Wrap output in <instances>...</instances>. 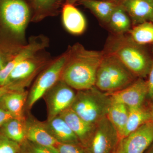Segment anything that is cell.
I'll return each instance as SVG.
<instances>
[{
  "mask_svg": "<svg viewBox=\"0 0 153 153\" xmlns=\"http://www.w3.org/2000/svg\"><path fill=\"white\" fill-rule=\"evenodd\" d=\"M11 58L0 50V71L6 66Z\"/></svg>",
  "mask_w": 153,
  "mask_h": 153,
  "instance_id": "f546056e",
  "label": "cell"
},
{
  "mask_svg": "<svg viewBox=\"0 0 153 153\" xmlns=\"http://www.w3.org/2000/svg\"><path fill=\"white\" fill-rule=\"evenodd\" d=\"M59 116L65 120L84 147L93 133L95 124L85 121L76 114L71 107L65 110Z\"/></svg>",
  "mask_w": 153,
  "mask_h": 153,
  "instance_id": "4fadbf2b",
  "label": "cell"
},
{
  "mask_svg": "<svg viewBox=\"0 0 153 153\" xmlns=\"http://www.w3.org/2000/svg\"><path fill=\"white\" fill-rule=\"evenodd\" d=\"M128 115V107L120 102H111L107 117L117 131L121 139L122 138Z\"/></svg>",
  "mask_w": 153,
  "mask_h": 153,
  "instance_id": "44dd1931",
  "label": "cell"
},
{
  "mask_svg": "<svg viewBox=\"0 0 153 153\" xmlns=\"http://www.w3.org/2000/svg\"><path fill=\"white\" fill-rule=\"evenodd\" d=\"M136 78L117 57L104 52L97 72L95 86L103 92L111 93L130 85Z\"/></svg>",
  "mask_w": 153,
  "mask_h": 153,
  "instance_id": "277c9868",
  "label": "cell"
},
{
  "mask_svg": "<svg viewBox=\"0 0 153 153\" xmlns=\"http://www.w3.org/2000/svg\"><path fill=\"white\" fill-rule=\"evenodd\" d=\"M120 140L117 131L106 116L95 123L93 133L84 148L87 153H114Z\"/></svg>",
  "mask_w": 153,
  "mask_h": 153,
  "instance_id": "ba28073f",
  "label": "cell"
},
{
  "mask_svg": "<svg viewBox=\"0 0 153 153\" xmlns=\"http://www.w3.org/2000/svg\"><path fill=\"white\" fill-rule=\"evenodd\" d=\"M45 50L17 64L9 75L5 85L13 89H22L40 71H43L53 59Z\"/></svg>",
  "mask_w": 153,
  "mask_h": 153,
  "instance_id": "8992f818",
  "label": "cell"
},
{
  "mask_svg": "<svg viewBox=\"0 0 153 153\" xmlns=\"http://www.w3.org/2000/svg\"><path fill=\"white\" fill-rule=\"evenodd\" d=\"M1 133L10 140L19 144L26 138V126L21 120L12 119L2 126Z\"/></svg>",
  "mask_w": 153,
  "mask_h": 153,
  "instance_id": "cb8c5ba5",
  "label": "cell"
},
{
  "mask_svg": "<svg viewBox=\"0 0 153 153\" xmlns=\"http://www.w3.org/2000/svg\"><path fill=\"white\" fill-rule=\"evenodd\" d=\"M116 153V152H115V153Z\"/></svg>",
  "mask_w": 153,
  "mask_h": 153,
  "instance_id": "8d00e7d4",
  "label": "cell"
},
{
  "mask_svg": "<svg viewBox=\"0 0 153 153\" xmlns=\"http://www.w3.org/2000/svg\"><path fill=\"white\" fill-rule=\"evenodd\" d=\"M19 144L0 133V153H20Z\"/></svg>",
  "mask_w": 153,
  "mask_h": 153,
  "instance_id": "d4e9b609",
  "label": "cell"
},
{
  "mask_svg": "<svg viewBox=\"0 0 153 153\" xmlns=\"http://www.w3.org/2000/svg\"><path fill=\"white\" fill-rule=\"evenodd\" d=\"M62 21L63 27L70 34L79 35L85 32L86 21L82 13L74 4L64 3L61 9Z\"/></svg>",
  "mask_w": 153,
  "mask_h": 153,
  "instance_id": "5bb4252c",
  "label": "cell"
},
{
  "mask_svg": "<svg viewBox=\"0 0 153 153\" xmlns=\"http://www.w3.org/2000/svg\"><path fill=\"white\" fill-rule=\"evenodd\" d=\"M65 0H31L33 9L31 23H38L48 17L57 16Z\"/></svg>",
  "mask_w": 153,
  "mask_h": 153,
  "instance_id": "9a60e30c",
  "label": "cell"
},
{
  "mask_svg": "<svg viewBox=\"0 0 153 153\" xmlns=\"http://www.w3.org/2000/svg\"><path fill=\"white\" fill-rule=\"evenodd\" d=\"M68 57L67 50L53 59L38 75L29 96L28 106L31 108L59 80Z\"/></svg>",
  "mask_w": 153,
  "mask_h": 153,
  "instance_id": "52a82bcc",
  "label": "cell"
},
{
  "mask_svg": "<svg viewBox=\"0 0 153 153\" xmlns=\"http://www.w3.org/2000/svg\"><path fill=\"white\" fill-rule=\"evenodd\" d=\"M56 148L59 153H87L79 144L60 143Z\"/></svg>",
  "mask_w": 153,
  "mask_h": 153,
  "instance_id": "484cf974",
  "label": "cell"
},
{
  "mask_svg": "<svg viewBox=\"0 0 153 153\" xmlns=\"http://www.w3.org/2000/svg\"><path fill=\"white\" fill-rule=\"evenodd\" d=\"M26 93L22 89L11 90L0 99V106L7 111L14 117L22 120Z\"/></svg>",
  "mask_w": 153,
  "mask_h": 153,
  "instance_id": "2e32d148",
  "label": "cell"
},
{
  "mask_svg": "<svg viewBox=\"0 0 153 153\" xmlns=\"http://www.w3.org/2000/svg\"><path fill=\"white\" fill-rule=\"evenodd\" d=\"M148 92L147 81L138 78L125 88L108 94L111 101L123 103L128 107H135L144 104Z\"/></svg>",
  "mask_w": 153,
  "mask_h": 153,
  "instance_id": "8fae6325",
  "label": "cell"
},
{
  "mask_svg": "<svg viewBox=\"0 0 153 153\" xmlns=\"http://www.w3.org/2000/svg\"><path fill=\"white\" fill-rule=\"evenodd\" d=\"M153 102L151 104L150 106H149L150 110L151 115V121L153 122V99H152Z\"/></svg>",
  "mask_w": 153,
  "mask_h": 153,
  "instance_id": "1f68e13d",
  "label": "cell"
},
{
  "mask_svg": "<svg viewBox=\"0 0 153 153\" xmlns=\"http://www.w3.org/2000/svg\"><path fill=\"white\" fill-rule=\"evenodd\" d=\"M26 138L40 146L57 147L59 142L47 128L40 124L30 123L26 126Z\"/></svg>",
  "mask_w": 153,
  "mask_h": 153,
  "instance_id": "e0dca14e",
  "label": "cell"
},
{
  "mask_svg": "<svg viewBox=\"0 0 153 153\" xmlns=\"http://www.w3.org/2000/svg\"><path fill=\"white\" fill-rule=\"evenodd\" d=\"M29 1L30 2V3H31V0H29Z\"/></svg>",
  "mask_w": 153,
  "mask_h": 153,
  "instance_id": "e575fe53",
  "label": "cell"
},
{
  "mask_svg": "<svg viewBox=\"0 0 153 153\" xmlns=\"http://www.w3.org/2000/svg\"><path fill=\"white\" fill-rule=\"evenodd\" d=\"M78 0H65V2H68L69 3H71V4H74L75 3H77L78 1Z\"/></svg>",
  "mask_w": 153,
  "mask_h": 153,
  "instance_id": "836d02e7",
  "label": "cell"
},
{
  "mask_svg": "<svg viewBox=\"0 0 153 153\" xmlns=\"http://www.w3.org/2000/svg\"><path fill=\"white\" fill-rule=\"evenodd\" d=\"M16 118L12 114L0 106V126H2L7 122Z\"/></svg>",
  "mask_w": 153,
  "mask_h": 153,
  "instance_id": "83f0119b",
  "label": "cell"
},
{
  "mask_svg": "<svg viewBox=\"0 0 153 153\" xmlns=\"http://www.w3.org/2000/svg\"><path fill=\"white\" fill-rule=\"evenodd\" d=\"M47 100L49 120L71 106L76 97L74 89L60 79L49 91Z\"/></svg>",
  "mask_w": 153,
  "mask_h": 153,
  "instance_id": "30bf717a",
  "label": "cell"
},
{
  "mask_svg": "<svg viewBox=\"0 0 153 153\" xmlns=\"http://www.w3.org/2000/svg\"><path fill=\"white\" fill-rule=\"evenodd\" d=\"M12 89L8 85L0 86V99L1 98L3 95L7 93Z\"/></svg>",
  "mask_w": 153,
  "mask_h": 153,
  "instance_id": "4dcf8cb0",
  "label": "cell"
},
{
  "mask_svg": "<svg viewBox=\"0 0 153 153\" xmlns=\"http://www.w3.org/2000/svg\"><path fill=\"white\" fill-rule=\"evenodd\" d=\"M153 142V122L144 124L121 139L115 152L145 153Z\"/></svg>",
  "mask_w": 153,
  "mask_h": 153,
  "instance_id": "9c48e42d",
  "label": "cell"
},
{
  "mask_svg": "<svg viewBox=\"0 0 153 153\" xmlns=\"http://www.w3.org/2000/svg\"><path fill=\"white\" fill-rule=\"evenodd\" d=\"M117 2L134 25L153 22V0H118Z\"/></svg>",
  "mask_w": 153,
  "mask_h": 153,
  "instance_id": "7c38bea8",
  "label": "cell"
},
{
  "mask_svg": "<svg viewBox=\"0 0 153 153\" xmlns=\"http://www.w3.org/2000/svg\"><path fill=\"white\" fill-rule=\"evenodd\" d=\"M150 121L149 107L145 106L143 104L140 106L128 107V118L122 139Z\"/></svg>",
  "mask_w": 153,
  "mask_h": 153,
  "instance_id": "ffe728a7",
  "label": "cell"
},
{
  "mask_svg": "<svg viewBox=\"0 0 153 153\" xmlns=\"http://www.w3.org/2000/svg\"><path fill=\"white\" fill-rule=\"evenodd\" d=\"M111 102L108 93L94 86L86 90L78 91L70 107L85 121L95 124L107 116Z\"/></svg>",
  "mask_w": 153,
  "mask_h": 153,
  "instance_id": "5b68a950",
  "label": "cell"
},
{
  "mask_svg": "<svg viewBox=\"0 0 153 153\" xmlns=\"http://www.w3.org/2000/svg\"><path fill=\"white\" fill-rule=\"evenodd\" d=\"M116 1H118V0H116Z\"/></svg>",
  "mask_w": 153,
  "mask_h": 153,
  "instance_id": "d590c367",
  "label": "cell"
},
{
  "mask_svg": "<svg viewBox=\"0 0 153 153\" xmlns=\"http://www.w3.org/2000/svg\"><path fill=\"white\" fill-rule=\"evenodd\" d=\"M29 151L30 153H59L55 147L40 146L33 143L30 145Z\"/></svg>",
  "mask_w": 153,
  "mask_h": 153,
  "instance_id": "4316f807",
  "label": "cell"
},
{
  "mask_svg": "<svg viewBox=\"0 0 153 153\" xmlns=\"http://www.w3.org/2000/svg\"><path fill=\"white\" fill-rule=\"evenodd\" d=\"M148 79L147 81L148 87V96L151 99H153V60L152 66L148 74Z\"/></svg>",
  "mask_w": 153,
  "mask_h": 153,
  "instance_id": "f1b7e54d",
  "label": "cell"
},
{
  "mask_svg": "<svg viewBox=\"0 0 153 153\" xmlns=\"http://www.w3.org/2000/svg\"><path fill=\"white\" fill-rule=\"evenodd\" d=\"M145 153H153V142Z\"/></svg>",
  "mask_w": 153,
  "mask_h": 153,
  "instance_id": "d6a6232c",
  "label": "cell"
},
{
  "mask_svg": "<svg viewBox=\"0 0 153 153\" xmlns=\"http://www.w3.org/2000/svg\"><path fill=\"white\" fill-rule=\"evenodd\" d=\"M131 22L128 14L119 4L111 14L108 24L114 33L122 35L131 29Z\"/></svg>",
  "mask_w": 153,
  "mask_h": 153,
  "instance_id": "7402d4cb",
  "label": "cell"
},
{
  "mask_svg": "<svg viewBox=\"0 0 153 153\" xmlns=\"http://www.w3.org/2000/svg\"><path fill=\"white\" fill-rule=\"evenodd\" d=\"M32 17L29 0H0V50L11 59L27 43Z\"/></svg>",
  "mask_w": 153,
  "mask_h": 153,
  "instance_id": "6da1fadb",
  "label": "cell"
},
{
  "mask_svg": "<svg viewBox=\"0 0 153 153\" xmlns=\"http://www.w3.org/2000/svg\"><path fill=\"white\" fill-rule=\"evenodd\" d=\"M104 52L116 56L137 77L148 75L153 58L143 46L137 44L129 36L117 34L111 38Z\"/></svg>",
  "mask_w": 153,
  "mask_h": 153,
  "instance_id": "3957f363",
  "label": "cell"
},
{
  "mask_svg": "<svg viewBox=\"0 0 153 153\" xmlns=\"http://www.w3.org/2000/svg\"><path fill=\"white\" fill-rule=\"evenodd\" d=\"M48 129L59 142L79 144L77 137L60 116L49 120Z\"/></svg>",
  "mask_w": 153,
  "mask_h": 153,
  "instance_id": "ac0fdd59",
  "label": "cell"
},
{
  "mask_svg": "<svg viewBox=\"0 0 153 153\" xmlns=\"http://www.w3.org/2000/svg\"><path fill=\"white\" fill-rule=\"evenodd\" d=\"M76 3L89 9L98 19L107 24L113 12L119 4L116 0H78Z\"/></svg>",
  "mask_w": 153,
  "mask_h": 153,
  "instance_id": "d6986e66",
  "label": "cell"
},
{
  "mask_svg": "<svg viewBox=\"0 0 153 153\" xmlns=\"http://www.w3.org/2000/svg\"><path fill=\"white\" fill-rule=\"evenodd\" d=\"M67 51L68 57L60 79L77 91L95 86L104 52L88 50L78 43L68 47Z\"/></svg>",
  "mask_w": 153,
  "mask_h": 153,
  "instance_id": "7a4b0ae2",
  "label": "cell"
},
{
  "mask_svg": "<svg viewBox=\"0 0 153 153\" xmlns=\"http://www.w3.org/2000/svg\"><path fill=\"white\" fill-rule=\"evenodd\" d=\"M128 33L137 44L143 46L153 44V22H145L136 25Z\"/></svg>",
  "mask_w": 153,
  "mask_h": 153,
  "instance_id": "603a6c76",
  "label": "cell"
}]
</instances>
